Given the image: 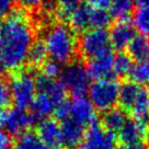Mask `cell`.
I'll use <instances>...</instances> for the list:
<instances>
[{"label":"cell","instance_id":"cell-1","mask_svg":"<svg viewBox=\"0 0 149 149\" xmlns=\"http://www.w3.org/2000/svg\"><path fill=\"white\" fill-rule=\"evenodd\" d=\"M35 41V25L23 10L12 11L0 30V72L23 68Z\"/></svg>","mask_w":149,"mask_h":149},{"label":"cell","instance_id":"cell-2","mask_svg":"<svg viewBox=\"0 0 149 149\" xmlns=\"http://www.w3.org/2000/svg\"><path fill=\"white\" fill-rule=\"evenodd\" d=\"M43 41L48 59L58 65H68L78 59V36L69 24L64 21L53 22L42 29Z\"/></svg>","mask_w":149,"mask_h":149},{"label":"cell","instance_id":"cell-3","mask_svg":"<svg viewBox=\"0 0 149 149\" xmlns=\"http://www.w3.org/2000/svg\"><path fill=\"white\" fill-rule=\"evenodd\" d=\"M9 84L11 98L15 107L22 110L31 107L37 93L35 74L31 70L20 69L13 74Z\"/></svg>","mask_w":149,"mask_h":149},{"label":"cell","instance_id":"cell-4","mask_svg":"<svg viewBox=\"0 0 149 149\" xmlns=\"http://www.w3.org/2000/svg\"><path fill=\"white\" fill-rule=\"evenodd\" d=\"M78 48L87 61L113 51L107 29H90L82 32L78 37Z\"/></svg>","mask_w":149,"mask_h":149},{"label":"cell","instance_id":"cell-5","mask_svg":"<svg viewBox=\"0 0 149 149\" xmlns=\"http://www.w3.org/2000/svg\"><path fill=\"white\" fill-rule=\"evenodd\" d=\"M89 101L98 111L107 112L118 102L120 86L114 79L98 80L90 84Z\"/></svg>","mask_w":149,"mask_h":149},{"label":"cell","instance_id":"cell-6","mask_svg":"<svg viewBox=\"0 0 149 149\" xmlns=\"http://www.w3.org/2000/svg\"><path fill=\"white\" fill-rule=\"evenodd\" d=\"M90 80L86 65L79 59L66 65L59 74V81L74 97H84L88 92Z\"/></svg>","mask_w":149,"mask_h":149},{"label":"cell","instance_id":"cell-7","mask_svg":"<svg viewBox=\"0 0 149 149\" xmlns=\"http://www.w3.org/2000/svg\"><path fill=\"white\" fill-rule=\"evenodd\" d=\"M68 117L81 126L90 127L97 123V112L86 97H72L68 101Z\"/></svg>","mask_w":149,"mask_h":149},{"label":"cell","instance_id":"cell-8","mask_svg":"<svg viewBox=\"0 0 149 149\" xmlns=\"http://www.w3.org/2000/svg\"><path fill=\"white\" fill-rule=\"evenodd\" d=\"M115 135L95 123L86 132L78 149H115Z\"/></svg>","mask_w":149,"mask_h":149},{"label":"cell","instance_id":"cell-9","mask_svg":"<svg viewBox=\"0 0 149 149\" xmlns=\"http://www.w3.org/2000/svg\"><path fill=\"white\" fill-rule=\"evenodd\" d=\"M114 56L115 55L113 51H111L87 61L86 68H87L90 79H93L94 81L114 79L115 77L114 70H113Z\"/></svg>","mask_w":149,"mask_h":149},{"label":"cell","instance_id":"cell-10","mask_svg":"<svg viewBox=\"0 0 149 149\" xmlns=\"http://www.w3.org/2000/svg\"><path fill=\"white\" fill-rule=\"evenodd\" d=\"M109 35L112 48L117 52H125L128 44L137 34L130 20H121L112 24Z\"/></svg>","mask_w":149,"mask_h":149},{"label":"cell","instance_id":"cell-11","mask_svg":"<svg viewBox=\"0 0 149 149\" xmlns=\"http://www.w3.org/2000/svg\"><path fill=\"white\" fill-rule=\"evenodd\" d=\"M34 123L31 113H28L25 110L13 107L6 112L5 125L6 132L9 135H22L29 132V128Z\"/></svg>","mask_w":149,"mask_h":149},{"label":"cell","instance_id":"cell-12","mask_svg":"<svg viewBox=\"0 0 149 149\" xmlns=\"http://www.w3.org/2000/svg\"><path fill=\"white\" fill-rule=\"evenodd\" d=\"M36 134L49 149H61L64 147L61 123L53 118L38 122Z\"/></svg>","mask_w":149,"mask_h":149},{"label":"cell","instance_id":"cell-13","mask_svg":"<svg viewBox=\"0 0 149 149\" xmlns=\"http://www.w3.org/2000/svg\"><path fill=\"white\" fill-rule=\"evenodd\" d=\"M37 92L46 94L56 104V109L67 102V90L59 80L45 77L44 74H38L35 77Z\"/></svg>","mask_w":149,"mask_h":149},{"label":"cell","instance_id":"cell-14","mask_svg":"<svg viewBox=\"0 0 149 149\" xmlns=\"http://www.w3.org/2000/svg\"><path fill=\"white\" fill-rule=\"evenodd\" d=\"M147 134V123L136 121L128 118L126 121L125 125L117 134L118 140L124 146H130V145L141 144V140Z\"/></svg>","mask_w":149,"mask_h":149},{"label":"cell","instance_id":"cell-15","mask_svg":"<svg viewBox=\"0 0 149 149\" xmlns=\"http://www.w3.org/2000/svg\"><path fill=\"white\" fill-rule=\"evenodd\" d=\"M63 134V143L64 147L67 149H76L82 143V139L86 134L84 127L76 123L71 118L67 117L59 122Z\"/></svg>","mask_w":149,"mask_h":149},{"label":"cell","instance_id":"cell-16","mask_svg":"<svg viewBox=\"0 0 149 149\" xmlns=\"http://www.w3.org/2000/svg\"><path fill=\"white\" fill-rule=\"evenodd\" d=\"M144 86L138 84L134 81H125L120 86V93H118V103L121 110L125 113L130 114L133 107L138 100L140 91Z\"/></svg>","mask_w":149,"mask_h":149},{"label":"cell","instance_id":"cell-17","mask_svg":"<svg viewBox=\"0 0 149 149\" xmlns=\"http://www.w3.org/2000/svg\"><path fill=\"white\" fill-rule=\"evenodd\" d=\"M90 7L86 3H79L67 19L68 23L76 33L90 30Z\"/></svg>","mask_w":149,"mask_h":149},{"label":"cell","instance_id":"cell-18","mask_svg":"<svg viewBox=\"0 0 149 149\" xmlns=\"http://www.w3.org/2000/svg\"><path fill=\"white\" fill-rule=\"evenodd\" d=\"M128 118L126 116L125 112L121 109H112L110 111L104 112L102 117V126L112 134H118L120 130L125 125Z\"/></svg>","mask_w":149,"mask_h":149},{"label":"cell","instance_id":"cell-19","mask_svg":"<svg viewBox=\"0 0 149 149\" xmlns=\"http://www.w3.org/2000/svg\"><path fill=\"white\" fill-rule=\"evenodd\" d=\"M127 54L133 61H139L148 56L149 40L144 35H136L127 46Z\"/></svg>","mask_w":149,"mask_h":149},{"label":"cell","instance_id":"cell-20","mask_svg":"<svg viewBox=\"0 0 149 149\" xmlns=\"http://www.w3.org/2000/svg\"><path fill=\"white\" fill-rule=\"evenodd\" d=\"M48 59L45 45L41 38H35L34 43L30 48L26 63L31 68H40Z\"/></svg>","mask_w":149,"mask_h":149},{"label":"cell","instance_id":"cell-21","mask_svg":"<svg viewBox=\"0 0 149 149\" xmlns=\"http://www.w3.org/2000/svg\"><path fill=\"white\" fill-rule=\"evenodd\" d=\"M135 6V0H112L110 14L117 21L130 20Z\"/></svg>","mask_w":149,"mask_h":149},{"label":"cell","instance_id":"cell-22","mask_svg":"<svg viewBox=\"0 0 149 149\" xmlns=\"http://www.w3.org/2000/svg\"><path fill=\"white\" fill-rule=\"evenodd\" d=\"M12 149H49L40 139L36 133L26 132L18 136L17 140L12 145Z\"/></svg>","mask_w":149,"mask_h":149},{"label":"cell","instance_id":"cell-23","mask_svg":"<svg viewBox=\"0 0 149 149\" xmlns=\"http://www.w3.org/2000/svg\"><path fill=\"white\" fill-rule=\"evenodd\" d=\"M128 77L130 81L138 84H149V55L139 61H136L132 66Z\"/></svg>","mask_w":149,"mask_h":149},{"label":"cell","instance_id":"cell-24","mask_svg":"<svg viewBox=\"0 0 149 149\" xmlns=\"http://www.w3.org/2000/svg\"><path fill=\"white\" fill-rule=\"evenodd\" d=\"M134 61L130 58V56L126 52H118L114 56L113 61V70L115 77H124L128 76Z\"/></svg>","mask_w":149,"mask_h":149},{"label":"cell","instance_id":"cell-25","mask_svg":"<svg viewBox=\"0 0 149 149\" xmlns=\"http://www.w3.org/2000/svg\"><path fill=\"white\" fill-rule=\"evenodd\" d=\"M112 17L107 10L90 9V29H105L110 25Z\"/></svg>","mask_w":149,"mask_h":149},{"label":"cell","instance_id":"cell-26","mask_svg":"<svg viewBox=\"0 0 149 149\" xmlns=\"http://www.w3.org/2000/svg\"><path fill=\"white\" fill-rule=\"evenodd\" d=\"M133 25L136 31L144 35L149 36V8H140L134 13Z\"/></svg>","mask_w":149,"mask_h":149},{"label":"cell","instance_id":"cell-27","mask_svg":"<svg viewBox=\"0 0 149 149\" xmlns=\"http://www.w3.org/2000/svg\"><path fill=\"white\" fill-rule=\"evenodd\" d=\"M58 2V14L63 19V21L66 22L69 14L72 12V10L80 3V0H57Z\"/></svg>","mask_w":149,"mask_h":149},{"label":"cell","instance_id":"cell-28","mask_svg":"<svg viewBox=\"0 0 149 149\" xmlns=\"http://www.w3.org/2000/svg\"><path fill=\"white\" fill-rule=\"evenodd\" d=\"M61 71V65H58L57 63L51 61V59H47L40 67V74H44L45 77H48V78H53V79H56V77L59 76Z\"/></svg>","mask_w":149,"mask_h":149},{"label":"cell","instance_id":"cell-29","mask_svg":"<svg viewBox=\"0 0 149 149\" xmlns=\"http://www.w3.org/2000/svg\"><path fill=\"white\" fill-rule=\"evenodd\" d=\"M12 101L10 84L8 81L0 78V110H3Z\"/></svg>","mask_w":149,"mask_h":149},{"label":"cell","instance_id":"cell-30","mask_svg":"<svg viewBox=\"0 0 149 149\" xmlns=\"http://www.w3.org/2000/svg\"><path fill=\"white\" fill-rule=\"evenodd\" d=\"M13 0H0V18H6L11 14Z\"/></svg>","mask_w":149,"mask_h":149},{"label":"cell","instance_id":"cell-31","mask_svg":"<svg viewBox=\"0 0 149 149\" xmlns=\"http://www.w3.org/2000/svg\"><path fill=\"white\" fill-rule=\"evenodd\" d=\"M15 1L19 2L22 8L30 10H36L41 8V6L44 2V0H15Z\"/></svg>","mask_w":149,"mask_h":149},{"label":"cell","instance_id":"cell-32","mask_svg":"<svg viewBox=\"0 0 149 149\" xmlns=\"http://www.w3.org/2000/svg\"><path fill=\"white\" fill-rule=\"evenodd\" d=\"M112 0H86V5H88L94 9H103L107 10L110 8Z\"/></svg>","mask_w":149,"mask_h":149},{"label":"cell","instance_id":"cell-33","mask_svg":"<svg viewBox=\"0 0 149 149\" xmlns=\"http://www.w3.org/2000/svg\"><path fill=\"white\" fill-rule=\"evenodd\" d=\"M11 136L6 130H0V149H12Z\"/></svg>","mask_w":149,"mask_h":149},{"label":"cell","instance_id":"cell-34","mask_svg":"<svg viewBox=\"0 0 149 149\" xmlns=\"http://www.w3.org/2000/svg\"><path fill=\"white\" fill-rule=\"evenodd\" d=\"M135 5L137 8H149V0H135Z\"/></svg>","mask_w":149,"mask_h":149},{"label":"cell","instance_id":"cell-35","mask_svg":"<svg viewBox=\"0 0 149 149\" xmlns=\"http://www.w3.org/2000/svg\"><path fill=\"white\" fill-rule=\"evenodd\" d=\"M122 149H146L143 144H136V145H130V146H124V148Z\"/></svg>","mask_w":149,"mask_h":149},{"label":"cell","instance_id":"cell-36","mask_svg":"<svg viewBox=\"0 0 149 149\" xmlns=\"http://www.w3.org/2000/svg\"><path fill=\"white\" fill-rule=\"evenodd\" d=\"M5 117H6V112L3 110H0V130L5 125Z\"/></svg>","mask_w":149,"mask_h":149},{"label":"cell","instance_id":"cell-37","mask_svg":"<svg viewBox=\"0 0 149 149\" xmlns=\"http://www.w3.org/2000/svg\"><path fill=\"white\" fill-rule=\"evenodd\" d=\"M146 136H147V138H148V141H149V124L147 125V134H146Z\"/></svg>","mask_w":149,"mask_h":149},{"label":"cell","instance_id":"cell-38","mask_svg":"<svg viewBox=\"0 0 149 149\" xmlns=\"http://www.w3.org/2000/svg\"><path fill=\"white\" fill-rule=\"evenodd\" d=\"M0 30H1V23H0Z\"/></svg>","mask_w":149,"mask_h":149},{"label":"cell","instance_id":"cell-39","mask_svg":"<svg viewBox=\"0 0 149 149\" xmlns=\"http://www.w3.org/2000/svg\"><path fill=\"white\" fill-rule=\"evenodd\" d=\"M148 55H149V51H148Z\"/></svg>","mask_w":149,"mask_h":149},{"label":"cell","instance_id":"cell-40","mask_svg":"<svg viewBox=\"0 0 149 149\" xmlns=\"http://www.w3.org/2000/svg\"><path fill=\"white\" fill-rule=\"evenodd\" d=\"M148 91H149V88H148Z\"/></svg>","mask_w":149,"mask_h":149}]
</instances>
